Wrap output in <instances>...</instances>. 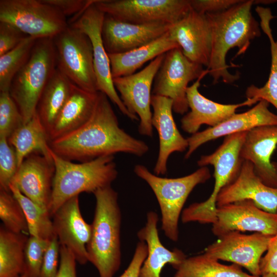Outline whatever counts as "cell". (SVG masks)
I'll return each instance as SVG.
<instances>
[{"instance_id":"6da1fadb","label":"cell","mask_w":277,"mask_h":277,"mask_svg":"<svg viewBox=\"0 0 277 277\" xmlns=\"http://www.w3.org/2000/svg\"><path fill=\"white\" fill-rule=\"evenodd\" d=\"M51 150L70 161H89L96 158L123 152L142 156L148 145L122 129L109 98L98 93L94 110L82 126L49 143Z\"/></svg>"},{"instance_id":"7a4b0ae2","label":"cell","mask_w":277,"mask_h":277,"mask_svg":"<svg viewBox=\"0 0 277 277\" xmlns=\"http://www.w3.org/2000/svg\"><path fill=\"white\" fill-rule=\"evenodd\" d=\"M253 4V0H242L224 11L206 14L211 30V50L207 69L214 83L220 78L226 83L238 80L239 74H231L228 70L227 52L237 47L238 55L244 53L251 41L261 34L259 23L251 11Z\"/></svg>"},{"instance_id":"3957f363","label":"cell","mask_w":277,"mask_h":277,"mask_svg":"<svg viewBox=\"0 0 277 277\" xmlns=\"http://www.w3.org/2000/svg\"><path fill=\"white\" fill-rule=\"evenodd\" d=\"M95 208L91 235L87 246L88 262L100 277H113L121 264L122 215L118 194L111 186L94 193Z\"/></svg>"},{"instance_id":"277c9868","label":"cell","mask_w":277,"mask_h":277,"mask_svg":"<svg viewBox=\"0 0 277 277\" xmlns=\"http://www.w3.org/2000/svg\"><path fill=\"white\" fill-rule=\"evenodd\" d=\"M50 152L55 168L48 208L51 217L69 199L83 192L94 193L110 186L117 176L114 155L74 163L57 155L51 149Z\"/></svg>"},{"instance_id":"5b68a950","label":"cell","mask_w":277,"mask_h":277,"mask_svg":"<svg viewBox=\"0 0 277 277\" xmlns=\"http://www.w3.org/2000/svg\"><path fill=\"white\" fill-rule=\"evenodd\" d=\"M56 69L53 38L37 39L28 60L14 76L9 90L24 124L35 114L42 92Z\"/></svg>"},{"instance_id":"8992f818","label":"cell","mask_w":277,"mask_h":277,"mask_svg":"<svg viewBox=\"0 0 277 277\" xmlns=\"http://www.w3.org/2000/svg\"><path fill=\"white\" fill-rule=\"evenodd\" d=\"M134 172L150 186L161 212V229L173 242L179 239V221L183 206L193 189L211 177L209 169L202 167L194 172L178 178L162 177L143 165L134 167Z\"/></svg>"},{"instance_id":"52a82bcc","label":"cell","mask_w":277,"mask_h":277,"mask_svg":"<svg viewBox=\"0 0 277 277\" xmlns=\"http://www.w3.org/2000/svg\"><path fill=\"white\" fill-rule=\"evenodd\" d=\"M248 131L235 133L225 137L222 145L212 153L202 155L197 161L202 167L211 165L214 168L213 190L206 201L195 203L185 209L189 222L214 223L216 220V198L221 189L238 177L243 162L241 151Z\"/></svg>"},{"instance_id":"ba28073f","label":"cell","mask_w":277,"mask_h":277,"mask_svg":"<svg viewBox=\"0 0 277 277\" xmlns=\"http://www.w3.org/2000/svg\"><path fill=\"white\" fill-rule=\"evenodd\" d=\"M53 42L57 68L73 84L89 92H98L93 48L87 34L69 25Z\"/></svg>"},{"instance_id":"9c48e42d","label":"cell","mask_w":277,"mask_h":277,"mask_svg":"<svg viewBox=\"0 0 277 277\" xmlns=\"http://www.w3.org/2000/svg\"><path fill=\"white\" fill-rule=\"evenodd\" d=\"M0 22L36 38H53L69 26L66 17L43 0H1Z\"/></svg>"},{"instance_id":"30bf717a","label":"cell","mask_w":277,"mask_h":277,"mask_svg":"<svg viewBox=\"0 0 277 277\" xmlns=\"http://www.w3.org/2000/svg\"><path fill=\"white\" fill-rule=\"evenodd\" d=\"M105 14L125 22L172 25L192 9L189 0H95Z\"/></svg>"},{"instance_id":"8fae6325","label":"cell","mask_w":277,"mask_h":277,"mask_svg":"<svg viewBox=\"0 0 277 277\" xmlns=\"http://www.w3.org/2000/svg\"><path fill=\"white\" fill-rule=\"evenodd\" d=\"M208 73L203 65L186 57L180 48L173 49L165 54L154 80L152 93L170 98L173 111L183 114L189 108L186 94L188 84Z\"/></svg>"},{"instance_id":"7c38bea8","label":"cell","mask_w":277,"mask_h":277,"mask_svg":"<svg viewBox=\"0 0 277 277\" xmlns=\"http://www.w3.org/2000/svg\"><path fill=\"white\" fill-rule=\"evenodd\" d=\"M165 54L151 61L139 72L113 78L114 86L124 105L133 116L140 120V134L149 137L153 135L151 89Z\"/></svg>"},{"instance_id":"4fadbf2b","label":"cell","mask_w":277,"mask_h":277,"mask_svg":"<svg viewBox=\"0 0 277 277\" xmlns=\"http://www.w3.org/2000/svg\"><path fill=\"white\" fill-rule=\"evenodd\" d=\"M95 1L69 25L82 31L90 38L93 48L94 67L98 91L104 93L124 115L131 120H139L128 111L114 86L110 59L102 36L105 14L95 5Z\"/></svg>"},{"instance_id":"5bb4252c","label":"cell","mask_w":277,"mask_h":277,"mask_svg":"<svg viewBox=\"0 0 277 277\" xmlns=\"http://www.w3.org/2000/svg\"><path fill=\"white\" fill-rule=\"evenodd\" d=\"M271 236L258 232L245 234L231 231L220 236L206 248L204 253L219 261L232 262L245 268L251 274L261 276L260 261Z\"/></svg>"},{"instance_id":"9a60e30c","label":"cell","mask_w":277,"mask_h":277,"mask_svg":"<svg viewBox=\"0 0 277 277\" xmlns=\"http://www.w3.org/2000/svg\"><path fill=\"white\" fill-rule=\"evenodd\" d=\"M212 232L220 237L228 232L253 231L269 236L277 234V213L266 212L250 200H243L216 208Z\"/></svg>"},{"instance_id":"2e32d148","label":"cell","mask_w":277,"mask_h":277,"mask_svg":"<svg viewBox=\"0 0 277 277\" xmlns=\"http://www.w3.org/2000/svg\"><path fill=\"white\" fill-rule=\"evenodd\" d=\"M168 33L186 57L208 67L211 50V30L206 14L192 8L185 17L170 26Z\"/></svg>"},{"instance_id":"e0dca14e","label":"cell","mask_w":277,"mask_h":277,"mask_svg":"<svg viewBox=\"0 0 277 277\" xmlns=\"http://www.w3.org/2000/svg\"><path fill=\"white\" fill-rule=\"evenodd\" d=\"M170 26L164 23L133 24L105 14L102 29L103 42L108 54L126 52L159 38L168 32Z\"/></svg>"},{"instance_id":"ac0fdd59","label":"cell","mask_w":277,"mask_h":277,"mask_svg":"<svg viewBox=\"0 0 277 277\" xmlns=\"http://www.w3.org/2000/svg\"><path fill=\"white\" fill-rule=\"evenodd\" d=\"M52 217L54 234L60 245L66 247L77 262H88L87 246L91 238V224H88L82 215L78 196L63 204Z\"/></svg>"},{"instance_id":"d6986e66","label":"cell","mask_w":277,"mask_h":277,"mask_svg":"<svg viewBox=\"0 0 277 277\" xmlns=\"http://www.w3.org/2000/svg\"><path fill=\"white\" fill-rule=\"evenodd\" d=\"M55 172L53 161L41 153L27 156L11 183L26 197L48 211Z\"/></svg>"},{"instance_id":"ffe728a7","label":"cell","mask_w":277,"mask_h":277,"mask_svg":"<svg viewBox=\"0 0 277 277\" xmlns=\"http://www.w3.org/2000/svg\"><path fill=\"white\" fill-rule=\"evenodd\" d=\"M243 200L251 201L266 212L277 213V188L265 184L248 161L243 162L237 178L221 189L216 198V207Z\"/></svg>"},{"instance_id":"44dd1931","label":"cell","mask_w":277,"mask_h":277,"mask_svg":"<svg viewBox=\"0 0 277 277\" xmlns=\"http://www.w3.org/2000/svg\"><path fill=\"white\" fill-rule=\"evenodd\" d=\"M269 105L268 102L261 100L246 112L235 113L215 127L192 134L187 138L188 147L184 158L188 159L200 146L210 141L259 126L277 125V115L269 110Z\"/></svg>"},{"instance_id":"7402d4cb","label":"cell","mask_w":277,"mask_h":277,"mask_svg":"<svg viewBox=\"0 0 277 277\" xmlns=\"http://www.w3.org/2000/svg\"><path fill=\"white\" fill-rule=\"evenodd\" d=\"M153 109L152 125L159 137V151L153 171L155 174L164 175L167 172L169 156L174 152L185 151L188 147L187 138L179 131L173 118V102L168 97L152 94Z\"/></svg>"},{"instance_id":"603a6c76","label":"cell","mask_w":277,"mask_h":277,"mask_svg":"<svg viewBox=\"0 0 277 277\" xmlns=\"http://www.w3.org/2000/svg\"><path fill=\"white\" fill-rule=\"evenodd\" d=\"M276 146L277 125L262 126L247 132L241 151L262 181L273 188H277V173L271 159Z\"/></svg>"},{"instance_id":"cb8c5ba5","label":"cell","mask_w":277,"mask_h":277,"mask_svg":"<svg viewBox=\"0 0 277 277\" xmlns=\"http://www.w3.org/2000/svg\"><path fill=\"white\" fill-rule=\"evenodd\" d=\"M204 76H201L188 86L186 91L190 111L182 118L181 128L191 134L197 132L203 124L215 127L234 114L237 108L251 106L248 99L240 104H222L207 98L199 91L200 81Z\"/></svg>"},{"instance_id":"d4e9b609","label":"cell","mask_w":277,"mask_h":277,"mask_svg":"<svg viewBox=\"0 0 277 277\" xmlns=\"http://www.w3.org/2000/svg\"><path fill=\"white\" fill-rule=\"evenodd\" d=\"M158 221L156 212H148L145 226L137 233L140 241L145 242L148 248L138 277H161L166 265L170 264L175 269L187 258L181 250L175 248L170 250L163 245L159 235Z\"/></svg>"},{"instance_id":"484cf974","label":"cell","mask_w":277,"mask_h":277,"mask_svg":"<svg viewBox=\"0 0 277 277\" xmlns=\"http://www.w3.org/2000/svg\"><path fill=\"white\" fill-rule=\"evenodd\" d=\"M98 93L85 90L73 84L70 94L48 133L49 142L77 129L91 116Z\"/></svg>"},{"instance_id":"4316f807","label":"cell","mask_w":277,"mask_h":277,"mask_svg":"<svg viewBox=\"0 0 277 277\" xmlns=\"http://www.w3.org/2000/svg\"><path fill=\"white\" fill-rule=\"evenodd\" d=\"M176 48L180 47L171 38L168 31L153 41L132 50L108 54L112 77L132 74L147 62Z\"/></svg>"},{"instance_id":"83f0119b","label":"cell","mask_w":277,"mask_h":277,"mask_svg":"<svg viewBox=\"0 0 277 277\" xmlns=\"http://www.w3.org/2000/svg\"><path fill=\"white\" fill-rule=\"evenodd\" d=\"M7 140L15 151L18 167L27 156L33 153L52 159L48 133L36 113Z\"/></svg>"},{"instance_id":"f1b7e54d","label":"cell","mask_w":277,"mask_h":277,"mask_svg":"<svg viewBox=\"0 0 277 277\" xmlns=\"http://www.w3.org/2000/svg\"><path fill=\"white\" fill-rule=\"evenodd\" d=\"M73 84L57 68L46 86L36 113L48 135L71 92Z\"/></svg>"},{"instance_id":"f546056e","label":"cell","mask_w":277,"mask_h":277,"mask_svg":"<svg viewBox=\"0 0 277 277\" xmlns=\"http://www.w3.org/2000/svg\"><path fill=\"white\" fill-rule=\"evenodd\" d=\"M255 11L259 16L260 27L267 36L270 44L271 67L268 79L262 87L253 85L246 90L247 99H250L252 104L265 100L272 104L277 110V41L274 39L270 23L274 17L268 8L258 6Z\"/></svg>"},{"instance_id":"4dcf8cb0","label":"cell","mask_w":277,"mask_h":277,"mask_svg":"<svg viewBox=\"0 0 277 277\" xmlns=\"http://www.w3.org/2000/svg\"><path fill=\"white\" fill-rule=\"evenodd\" d=\"M175 269L173 277H261L244 272L236 264H221L204 253L187 257Z\"/></svg>"},{"instance_id":"1f68e13d","label":"cell","mask_w":277,"mask_h":277,"mask_svg":"<svg viewBox=\"0 0 277 277\" xmlns=\"http://www.w3.org/2000/svg\"><path fill=\"white\" fill-rule=\"evenodd\" d=\"M28 238L0 227V277H20L24 273L25 251Z\"/></svg>"},{"instance_id":"d6a6232c","label":"cell","mask_w":277,"mask_h":277,"mask_svg":"<svg viewBox=\"0 0 277 277\" xmlns=\"http://www.w3.org/2000/svg\"><path fill=\"white\" fill-rule=\"evenodd\" d=\"M9 189L24 211L30 235L51 240L55 234L49 212L24 195L15 185L10 184Z\"/></svg>"},{"instance_id":"836d02e7","label":"cell","mask_w":277,"mask_h":277,"mask_svg":"<svg viewBox=\"0 0 277 277\" xmlns=\"http://www.w3.org/2000/svg\"><path fill=\"white\" fill-rule=\"evenodd\" d=\"M37 39L28 36L0 56V92H9L14 76L28 60Z\"/></svg>"},{"instance_id":"e575fe53","label":"cell","mask_w":277,"mask_h":277,"mask_svg":"<svg viewBox=\"0 0 277 277\" xmlns=\"http://www.w3.org/2000/svg\"><path fill=\"white\" fill-rule=\"evenodd\" d=\"M0 219L7 230L17 233H28L24 211L10 191L0 190Z\"/></svg>"},{"instance_id":"d590c367","label":"cell","mask_w":277,"mask_h":277,"mask_svg":"<svg viewBox=\"0 0 277 277\" xmlns=\"http://www.w3.org/2000/svg\"><path fill=\"white\" fill-rule=\"evenodd\" d=\"M24 124L23 117L9 92H0V137L8 138Z\"/></svg>"},{"instance_id":"8d00e7d4","label":"cell","mask_w":277,"mask_h":277,"mask_svg":"<svg viewBox=\"0 0 277 277\" xmlns=\"http://www.w3.org/2000/svg\"><path fill=\"white\" fill-rule=\"evenodd\" d=\"M50 240L30 235L28 238L25 251V269L23 274L26 277H39Z\"/></svg>"},{"instance_id":"74e56055","label":"cell","mask_w":277,"mask_h":277,"mask_svg":"<svg viewBox=\"0 0 277 277\" xmlns=\"http://www.w3.org/2000/svg\"><path fill=\"white\" fill-rule=\"evenodd\" d=\"M15 151L6 137H0V190L10 191L9 186L17 170Z\"/></svg>"},{"instance_id":"f35d334b","label":"cell","mask_w":277,"mask_h":277,"mask_svg":"<svg viewBox=\"0 0 277 277\" xmlns=\"http://www.w3.org/2000/svg\"><path fill=\"white\" fill-rule=\"evenodd\" d=\"M60 258V244L55 235L50 240L45 252L39 277H55Z\"/></svg>"},{"instance_id":"ab89813d","label":"cell","mask_w":277,"mask_h":277,"mask_svg":"<svg viewBox=\"0 0 277 277\" xmlns=\"http://www.w3.org/2000/svg\"><path fill=\"white\" fill-rule=\"evenodd\" d=\"M27 36L14 26L0 22V56L15 48Z\"/></svg>"},{"instance_id":"60d3db41","label":"cell","mask_w":277,"mask_h":277,"mask_svg":"<svg viewBox=\"0 0 277 277\" xmlns=\"http://www.w3.org/2000/svg\"><path fill=\"white\" fill-rule=\"evenodd\" d=\"M56 8L66 17L73 15L68 24L75 21L95 0H43Z\"/></svg>"},{"instance_id":"b9f144b4","label":"cell","mask_w":277,"mask_h":277,"mask_svg":"<svg viewBox=\"0 0 277 277\" xmlns=\"http://www.w3.org/2000/svg\"><path fill=\"white\" fill-rule=\"evenodd\" d=\"M192 8L200 13H215L224 11L242 0H189Z\"/></svg>"},{"instance_id":"7bdbcfd3","label":"cell","mask_w":277,"mask_h":277,"mask_svg":"<svg viewBox=\"0 0 277 277\" xmlns=\"http://www.w3.org/2000/svg\"><path fill=\"white\" fill-rule=\"evenodd\" d=\"M261 276L270 273H277V234L272 236L267 252L260 263Z\"/></svg>"},{"instance_id":"ee69618b","label":"cell","mask_w":277,"mask_h":277,"mask_svg":"<svg viewBox=\"0 0 277 277\" xmlns=\"http://www.w3.org/2000/svg\"><path fill=\"white\" fill-rule=\"evenodd\" d=\"M147 245L140 241L136 246L132 259L126 269L119 277H138L141 268L147 256Z\"/></svg>"},{"instance_id":"f6af8a7d","label":"cell","mask_w":277,"mask_h":277,"mask_svg":"<svg viewBox=\"0 0 277 277\" xmlns=\"http://www.w3.org/2000/svg\"><path fill=\"white\" fill-rule=\"evenodd\" d=\"M76 262L73 254L66 247L60 245V264L55 277H77Z\"/></svg>"},{"instance_id":"bcb514c9","label":"cell","mask_w":277,"mask_h":277,"mask_svg":"<svg viewBox=\"0 0 277 277\" xmlns=\"http://www.w3.org/2000/svg\"><path fill=\"white\" fill-rule=\"evenodd\" d=\"M261 277H277V273H270L262 275Z\"/></svg>"},{"instance_id":"7dc6e473","label":"cell","mask_w":277,"mask_h":277,"mask_svg":"<svg viewBox=\"0 0 277 277\" xmlns=\"http://www.w3.org/2000/svg\"><path fill=\"white\" fill-rule=\"evenodd\" d=\"M272 163H273V166L274 167V168H275V169L276 170V172L277 173V161L275 162H272Z\"/></svg>"},{"instance_id":"c3c4849f","label":"cell","mask_w":277,"mask_h":277,"mask_svg":"<svg viewBox=\"0 0 277 277\" xmlns=\"http://www.w3.org/2000/svg\"><path fill=\"white\" fill-rule=\"evenodd\" d=\"M20 277H26V276L25 275H24V274H23Z\"/></svg>"}]
</instances>
